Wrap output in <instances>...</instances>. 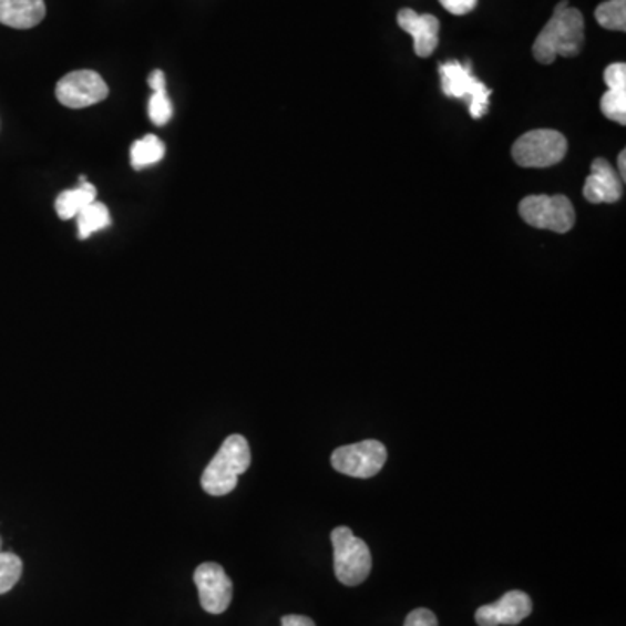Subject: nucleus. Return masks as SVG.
Returning a JSON list of instances; mask_svg holds the SVG:
<instances>
[{
  "label": "nucleus",
  "mask_w": 626,
  "mask_h": 626,
  "mask_svg": "<svg viewBox=\"0 0 626 626\" xmlns=\"http://www.w3.org/2000/svg\"><path fill=\"white\" fill-rule=\"evenodd\" d=\"M45 18L44 0H0V23L29 30Z\"/></svg>",
  "instance_id": "14"
},
{
  "label": "nucleus",
  "mask_w": 626,
  "mask_h": 626,
  "mask_svg": "<svg viewBox=\"0 0 626 626\" xmlns=\"http://www.w3.org/2000/svg\"><path fill=\"white\" fill-rule=\"evenodd\" d=\"M533 613V601L521 591L506 592L496 603L479 607L475 622L479 626L519 625Z\"/></svg>",
  "instance_id": "10"
},
{
  "label": "nucleus",
  "mask_w": 626,
  "mask_h": 626,
  "mask_svg": "<svg viewBox=\"0 0 626 626\" xmlns=\"http://www.w3.org/2000/svg\"><path fill=\"white\" fill-rule=\"evenodd\" d=\"M150 121L155 125H164L173 117V103H171L167 91H157L148 102Z\"/></svg>",
  "instance_id": "20"
},
{
  "label": "nucleus",
  "mask_w": 626,
  "mask_h": 626,
  "mask_svg": "<svg viewBox=\"0 0 626 626\" xmlns=\"http://www.w3.org/2000/svg\"><path fill=\"white\" fill-rule=\"evenodd\" d=\"M439 2L445 11L451 12L454 17H465L479 4V0H439Z\"/></svg>",
  "instance_id": "22"
},
{
  "label": "nucleus",
  "mask_w": 626,
  "mask_h": 626,
  "mask_svg": "<svg viewBox=\"0 0 626 626\" xmlns=\"http://www.w3.org/2000/svg\"><path fill=\"white\" fill-rule=\"evenodd\" d=\"M0 548H2V540H0Z\"/></svg>",
  "instance_id": "26"
},
{
  "label": "nucleus",
  "mask_w": 626,
  "mask_h": 626,
  "mask_svg": "<svg viewBox=\"0 0 626 626\" xmlns=\"http://www.w3.org/2000/svg\"><path fill=\"white\" fill-rule=\"evenodd\" d=\"M331 543L335 550V574L338 582L347 586L365 583L372 567L368 543L356 536L347 525L332 530Z\"/></svg>",
  "instance_id": "3"
},
{
  "label": "nucleus",
  "mask_w": 626,
  "mask_h": 626,
  "mask_svg": "<svg viewBox=\"0 0 626 626\" xmlns=\"http://www.w3.org/2000/svg\"><path fill=\"white\" fill-rule=\"evenodd\" d=\"M404 626H439V622H437V616L433 615L432 610L420 607V609L409 613Z\"/></svg>",
  "instance_id": "21"
},
{
  "label": "nucleus",
  "mask_w": 626,
  "mask_h": 626,
  "mask_svg": "<svg viewBox=\"0 0 626 626\" xmlns=\"http://www.w3.org/2000/svg\"><path fill=\"white\" fill-rule=\"evenodd\" d=\"M110 223L112 219H110L109 207L94 201L78 215L79 239H88L94 232L109 227Z\"/></svg>",
  "instance_id": "17"
},
{
  "label": "nucleus",
  "mask_w": 626,
  "mask_h": 626,
  "mask_svg": "<svg viewBox=\"0 0 626 626\" xmlns=\"http://www.w3.org/2000/svg\"><path fill=\"white\" fill-rule=\"evenodd\" d=\"M283 626H316L314 619L304 615H286L283 616Z\"/></svg>",
  "instance_id": "24"
},
{
  "label": "nucleus",
  "mask_w": 626,
  "mask_h": 626,
  "mask_svg": "<svg viewBox=\"0 0 626 626\" xmlns=\"http://www.w3.org/2000/svg\"><path fill=\"white\" fill-rule=\"evenodd\" d=\"M109 96V85L93 70H78L61 79L57 85V98L69 109H88L102 103Z\"/></svg>",
  "instance_id": "8"
},
{
  "label": "nucleus",
  "mask_w": 626,
  "mask_h": 626,
  "mask_svg": "<svg viewBox=\"0 0 626 626\" xmlns=\"http://www.w3.org/2000/svg\"><path fill=\"white\" fill-rule=\"evenodd\" d=\"M387 448L380 441L368 439L357 444L341 445L331 454V465L336 472L348 478L371 479L387 463Z\"/></svg>",
  "instance_id": "7"
},
{
  "label": "nucleus",
  "mask_w": 626,
  "mask_h": 626,
  "mask_svg": "<svg viewBox=\"0 0 626 626\" xmlns=\"http://www.w3.org/2000/svg\"><path fill=\"white\" fill-rule=\"evenodd\" d=\"M618 174L622 182L625 183L626 179V150L619 152L618 155Z\"/></svg>",
  "instance_id": "25"
},
{
  "label": "nucleus",
  "mask_w": 626,
  "mask_h": 626,
  "mask_svg": "<svg viewBox=\"0 0 626 626\" xmlns=\"http://www.w3.org/2000/svg\"><path fill=\"white\" fill-rule=\"evenodd\" d=\"M585 44V20L578 9L569 8L562 0L555 8L545 29L536 37L533 45L534 60L543 65H552L558 57L574 58L582 53Z\"/></svg>",
  "instance_id": "1"
},
{
  "label": "nucleus",
  "mask_w": 626,
  "mask_h": 626,
  "mask_svg": "<svg viewBox=\"0 0 626 626\" xmlns=\"http://www.w3.org/2000/svg\"><path fill=\"white\" fill-rule=\"evenodd\" d=\"M148 85L154 90V93H157V91H167L166 75H164V72H162V70H154V72L150 73Z\"/></svg>",
  "instance_id": "23"
},
{
  "label": "nucleus",
  "mask_w": 626,
  "mask_h": 626,
  "mask_svg": "<svg viewBox=\"0 0 626 626\" xmlns=\"http://www.w3.org/2000/svg\"><path fill=\"white\" fill-rule=\"evenodd\" d=\"M23 562L11 552H0V595L8 594L20 582Z\"/></svg>",
  "instance_id": "19"
},
{
  "label": "nucleus",
  "mask_w": 626,
  "mask_h": 626,
  "mask_svg": "<svg viewBox=\"0 0 626 626\" xmlns=\"http://www.w3.org/2000/svg\"><path fill=\"white\" fill-rule=\"evenodd\" d=\"M567 154V140L554 130H534L513 143L512 157L521 167L543 170L557 166Z\"/></svg>",
  "instance_id": "5"
},
{
  "label": "nucleus",
  "mask_w": 626,
  "mask_h": 626,
  "mask_svg": "<svg viewBox=\"0 0 626 626\" xmlns=\"http://www.w3.org/2000/svg\"><path fill=\"white\" fill-rule=\"evenodd\" d=\"M94 201H96V188L85 182V176H81V185L73 191L61 192L54 207L61 219H72L78 218L79 213Z\"/></svg>",
  "instance_id": "15"
},
{
  "label": "nucleus",
  "mask_w": 626,
  "mask_h": 626,
  "mask_svg": "<svg viewBox=\"0 0 626 626\" xmlns=\"http://www.w3.org/2000/svg\"><path fill=\"white\" fill-rule=\"evenodd\" d=\"M250 449L246 437L234 433L227 437L218 453L204 470L203 490L211 496H225L237 488L240 475L249 469Z\"/></svg>",
  "instance_id": "2"
},
{
  "label": "nucleus",
  "mask_w": 626,
  "mask_h": 626,
  "mask_svg": "<svg viewBox=\"0 0 626 626\" xmlns=\"http://www.w3.org/2000/svg\"><path fill=\"white\" fill-rule=\"evenodd\" d=\"M164 154H166L164 143L154 134H148L131 146V164H133L134 170H143V167L161 162Z\"/></svg>",
  "instance_id": "16"
},
{
  "label": "nucleus",
  "mask_w": 626,
  "mask_h": 626,
  "mask_svg": "<svg viewBox=\"0 0 626 626\" xmlns=\"http://www.w3.org/2000/svg\"><path fill=\"white\" fill-rule=\"evenodd\" d=\"M439 73L445 96L469 100L470 115L473 119H482L488 114L493 91L473 75L470 63L463 65L456 60L445 61L439 65Z\"/></svg>",
  "instance_id": "6"
},
{
  "label": "nucleus",
  "mask_w": 626,
  "mask_h": 626,
  "mask_svg": "<svg viewBox=\"0 0 626 626\" xmlns=\"http://www.w3.org/2000/svg\"><path fill=\"white\" fill-rule=\"evenodd\" d=\"M595 20L606 30L625 32L626 30V0H607L595 9Z\"/></svg>",
  "instance_id": "18"
},
{
  "label": "nucleus",
  "mask_w": 626,
  "mask_h": 626,
  "mask_svg": "<svg viewBox=\"0 0 626 626\" xmlns=\"http://www.w3.org/2000/svg\"><path fill=\"white\" fill-rule=\"evenodd\" d=\"M194 582L197 585L201 606L211 615H222L230 607L234 597V583L227 571L216 562H204L195 569Z\"/></svg>",
  "instance_id": "9"
},
{
  "label": "nucleus",
  "mask_w": 626,
  "mask_h": 626,
  "mask_svg": "<svg viewBox=\"0 0 626 626\" xmlns=\"http://www.w3.org/2000/svg\"><path fill=\"white\" fill-rule=\"evenodd\" d=\"M519 215L530 227L567 234L576 223L573 203L564 195H531L522 198Z\"/></svg>",
  "instance_id": "4"
},
{
  "label": "nucleus",
  "mask_w": 626,
  "mask_h": 626,
  "mask_svg": "<svg viewBox=\"0 0 626 626\" xmlns=\"http://www.w3.org/2000/svg\"><path fill=\"white\" fill-rule=\"evenodd\" d=\"M583 195L591 204H615L623 197L622 178L606 158L592 162L591 176L583 186Z\"/></svg>",
  "instance_id": "11"
},
{
  "label": "nucleus",
  "mask_w": 626,
  "mask_h": 626,
  "mask_svg": "<svg viewBox=\"0 0 626 626\" xmlns=\"http://www.w3.org/2000/svg\"><path fill=\"white\" fill-rule=\"evenodd\" d=\"M607 91L601 100L604 117L616 124H626V65L613 63L604 72Z\"/></svg>",
  "instance_id": "13"
},
{
  "label": "nucleus",
  "mask_w": 626,
  "mask_h": 626,
  "mask_svg": "<svg viewBox=\"0 0 626 626\" xmlns=\"http://www.w3.org/2000/svg\"><path fill=\"white\" fill-rule=\"evenodd\" d=\"M397 23L414 39V53L418 57H432L439 45V32H441V23L433 14H418L412 9H402L397 14Z\"/></svg>",
  "instance_id": "12"
}]
</instances>
